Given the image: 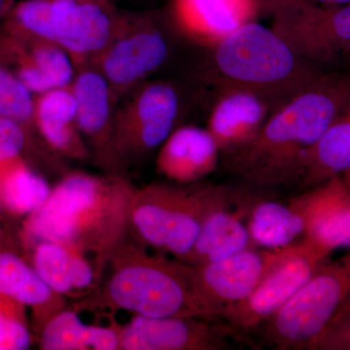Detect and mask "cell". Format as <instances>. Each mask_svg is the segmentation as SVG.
Wrapping results in <instances>:
<instances>
[{
    "instance_id": "27",
    "label": "cell",
    "mask_w": 350,
    "mask_h": 350,
    "mask_svg": "<svg viewBox=\"0 0 350 350\" xmlns=\"http://www.w3.org/2000/svg\"><path fill=\"white\" fill-rule=\"evenodd\" d=\"M51 190L23 157L0 165V204L6 213L27 217L45 202Z\"/></svg>"
},
{
    "instance_id": "31",
    "label": "cell",
    "mask_w": 350,
    "mask_h": 350,
    "mask_svg": "<svg viewBox=\"0 0 350 350\" xmlns=\"http://www.w3.org/2000/svg\"><path fill=\"white\" fill-rule=\"evenodd\" d=\"M25 142V126L15 120L0 116V165L23 157Z\"/></svg>"
},
{
    "instance_id": "2",
    "label": "cell",
    "mask_w": 350,
    "mask_h": 350,
    "mask_svg": "<svg viewBox=\"0 0 350 350\" xmlns=\"http://www.w3.org/2000/svg\"><path fill=\"white\" fill-rule=\"evenodd\" d=\"M135 187L120 175L70 172L49 197L25 218L22 237L31 246L57 241L105 262L130 234V211Z\"/></svg>"
},
{
    "instance_id": "33",
    "label": "cell",
    "mask_w": 350,
    "mask_h": 350,
    "mask_svg": "<svg viewBox=\"0 0 350 350\" xmlns=\"http://www.w3.org/2000/svg\"><path fill=\"white\" fill-rule=\"evenodd\" d=\"M338 64L350 69V45L344 51V53H342V56L340 57V61H338Z\"/></svg>"
},
{
    "instance_id": "17",
    "label": "cell",
    "mask_w": 350,
    "mask_h": 350,
    "mask_svg": "<svg viewBox=\"0 0 350 350\" xmlns=\"http://www.w3.org/2000/svg\"><path fill=\"white\" fill-rule=\"evenodd\" d=\"M75 94L77 125L90 148L103 163L112 165L110 146L116 113V96L103 75L92 66L77 69L70 84Z\"/></svg>"
},
{
    "instance_id": "25",
    "label": "cell",
    "mask_w": 350,
    "mask_h": 350,
    "mask_svg": "<svg viewBox=\"0 0 350 350\" xmlns=\"http://www.w3.org/2000/svg\"><path fill=\"white\" fill-rule=\"evenodd\" d=\"M38 336L43 350H120L116 320L109 326L87 325L68 306L53 315Z\"/></svg>"
},
{
    "instance_id": "13",
    "label": "cell",
    "mask_w": 350,
    "mask_h": 350,
    "mask_svg": "<svg viewBox=\"0 0 350 350\" xmlns=\"http://www.w3.org/2000/svg\"><path fill=\"white\" fill-rule=\"evenodd\" d=\"M120 350H226L237 331L202 317H150L133 314L126 324L117 322Z\"/></svg>"
},
{
    "instance_id": "4",
    "label": "cell",
    "mask_w": 350,
    "mask_h": 350,
    "mask_svg": "<svg viewBox=\"0 0 350 350\" xmlns=\"http://www.w3.org/2000/svg\"><path fill=\"white\" fill-rule=\"evenodd\" d=\"M218 87L250 90L275 109L291 100L325 71L301 57L273 27L244 24L213 47Z\"/></svg>"
},
{
    "instance_id": "26",
    "label": "cell",
    "mask_w": 350,
    "mask_h": 350,
    "mask_svg": "<svg viewBox=\"0 0 350 350\" xmlns=\"http://www.w3.org/2000/svg\"><path fill=\"white\" fill-rule=\"evenodd\" d=\"M350 170V94L310 152L301 178L306 190Z\"/></svg>"
},
{
    "instance_id": "5",
    "label": "cell",
    "mask_w": 350,
    "mask_h": 350,
    "mask_svg": "<svg viewBox=\"0 0 350 350\" xmlns=\"http://www.w3.org/2000/svg\"><path fill=\"white\" fill-rule=\"evenodd\" d=\"M232 197L231 190L220 185L152 183L135 188L130 234L184 262L207 215Z\"/></svg>"
},
{
    "instance_id": "35",
    "label": "cell",
    "mask_w": 350,
    "mask_h": 350,
    "mask_svg": "<svg viewBox=\"0 0 350 350\" xmlns=\"http://www.w3.org/2000/svg\"><path fill=\"white\" fill-rule=\"evenodd\" d=\"M259 2L260 5H261L262 14H269L271 15L273 0H259Z\"/></svg>"
},
{
    "instance_id": "7",
    "label": "cell",
    "mask_w": 350,
    "mask_h": 350,
    "mask_svg": "<svg viewBox=\"0 0 350 350\" xmlns=\"http://www.w3.org/2000/svg\"><path fill=\"white\" fill-rule=\"evenodd\" d=\"M350 297V251L326 262L284 306L260 326L278 350L313 349Z\"/></svg>"
},
{
    "instance_id": "24",
    "label": "cell",
    "mask_w": 350,
    "mask_h": 350,
    "mask_svg": "<svg viewBox=\"0 0 350 350\" xmlns=\"http://www.w3.org/2000/svg\"><path fill=\"white\" fill-rule=\"evenodd\" d=\"M246 225L254 247L280 250L292 245L306 232V211L300 195L286 204L264 200L251 206Z\"/></svg>"
},
{
    "instance_id": "22",
    "label": "cell",
    "mask_w": 350,
    "mask_h": 350,
    "mask_svg": "<svg viewBox=\"0 0 350 350\" xmlns=\"http://www.w3.org/2000/svg\"><path fill=\"white\" fill-rule=\"evenodd\" d=\"M0 294L31 310L32 329L38 334L53 315L68 306L66 299L48 286L31 262L8 246H0Z\"/></svg>"
},
{
    "instance_id": "15",
    "label": "cell",
    "mask_w": 350,
    "mask_h": 350,
    "mask_svg": "<svg viewBox=\"0 0 350 350\" xmlns=\"http://www.w3.org/2000/svg\"><path fill=\"white\" fill-rule=\"evenodd\" d=\"M261 14L259 0H170L169 5L170 19L177 31L213 48Z\"/></svg>"
},
{
    "instance_id": "16",
    "label": "cell",
    "mask_w": 350,
    "mask_h": 350,
    "mask_svg": "<svg viewBox=\"0 0 350 350\" xmlns=\"http://www.w3.org/2000/svg\"><path fill=\"white\" fill-rule=\"evenodd\" d=\"M31 262L51 289L66 300H83L100 286L105 264L83 251L42 241L32 244Z\"/></svg>"
},
{
    "instance_id": "12",
    "label": "cell",
    "mask_w": 350,
    "mask_h": 350,
    "mask_svg": "<svg viewBox=\"0 0 350 350\" xmlns=\"http://www.w3.org/2000/svg\"><path fill=\"white\" fill-rule=\"evenodd\" d=\"M287 247H250L219 261L190 265L196 294L207 317H219L228 308L246 300L282 259Z\"/></svg>"
},
{
    "instance_id": "37",
    "label": "cell",
    "mask_w": 350,
    "mask_h": 350,
    "mask_svg": "<svg viewBox=\"0 0 350 350\" xmlns=\"http://www.w3.org/2000/svg\"><path fill=\"white\" fill-rule=\"evenodd\" d=\"M288 1H292V0H273V7H271V15L273 11L275 10L278 7L282 5V4L286 3Z\"/></svg>"
},
{
    "instance_id": "14",
    "label": "cell",
    "mask_w": 350,
    "mask_h": 350,
    "mask_svg": "<svg viewBox=\"0 0 350 350\" xmlns=\"http://www.w3.org/2000/svg\"><path fill=\"white\" fill-rule=\"evenodd\" d=\"M0 62L17 75L34 96L72 83L76 66L66 51L2 25Z\"/></svg>"
},
{
    "instance_id": "9",
    "label": "cell",
    "mask_w": 350,
    "mask_h": 350,
    "mask_svg": "<svg viewBox=\"0 0 350 350\" xmlns=\"http://www.w3.org/2000/svg\"><path fill=\"white\" fill-rule=\"evenodd\" d=\"M169 43L148 14H126L114 36L93 61L116 98L158 70L169 56Z\"/></svg>"
},
{
    "instance_id": "32",
    "label": "cell",
    "mask_w": 350,
    "mask_h": 350,
    "mask_svg": "<svg viewBox=\"0 0 350 350\" xmlns=\"http://www.w3.org/2000/svg\"><path fill=\"white\" fill-rule=\"evenodd\" d=\"M292 1H308L321 4V5H344V4L350 3V0H292Z\"/></svg>"
},
{
    "instance_id": "18",
    "label": "cell",
    "mask_w": 350,
    "mask_h": 350,
    "mask_svg": "<svg viewBox=\"0 0 350 350\" xmlns=\"http://www.w3.org/2000/svg\"><path fill=\"white\" fill-rule=\"evenodd\" d=\"M219 88L220 94L206 129L225 155L250 142L275 109L268 100L250 90Z\"/></svg>"
},
{
    "instance_id": "6",
    "label": "cell",
    "mask_w": 350,
    "mask_h": 350,
    "mask_svg": "<svg viewBox=\"0 0 350 350\" xmlns=\"http://www.w3.org/2000/svg\"><path fill=\"white\" fill-rule=\"evenodd\" d=\"M124 16L115 0H21L2 20L10 29L56 44L78 69L107 47Z\"/></svg>"
},
{
    "instance_id": "21",
    "label": "cell",
    "mask_w": 350,
    "mask_h": 350,
    "mask_svg": "<svg viewBox=\"0 0 350 350\" xmlns=\"http://www.w3.org/2000/svg\"><path fill=\"white\" fill-rule=\"evenodd\" d=\"M32 125L53 151L75 160H86L91 151L77 125V110L70 85L34 96Z\"/></svg>"
},
{
    "instance_id": "3",
    "label": "cell",
    "mask_w": 350,
    "mask_h": 350,
    "mask_svg": "<svg viewBox=\"0 0 350 350\" xmlns=\"http://www.w3.org/2000/svg\"><path fill=\"white\" fill-rule=\"evenodd\" d=\"M107 276L76 310H126L142 317H202L211 319L196 294L190 265L151 254L130 237L105 260Z\"/></svg>"
},
{
    "instance_id": "19",
    "label": "cell",
    "mask_w": 350,
    "mask_h": 350,
    "mask_svg": "<svg viewBox=\"0 0 350 350\" xmlns=\"http://www.w3.org/2000/svg\"><path fill=\"white\" fill-rule=\"evenodd\" d=\"M306 211L304 238L329 252L350 248V188L342 175L300 194Z\"/></svg>"
},
{
    "instance_id": "11",
    "label": "cell",
    "mask_w": 350,
    "mask_h": 350,
    "mask_svg": "<svg viewBox=\"0 0 350 350\" xmlns=\"http://www.w3.org/2000/svg\"><path fill=\"white\" fill-rule=\"evenodd\" d=\"M331 252L303 238L288 246L286 253L269 271L246 300L220 315L236 331L257 328L280 310L328 261Z\"/></svg>"
},
{
    "instance_id": "29",
    "label": "cell",
    "mask_w": 350,
    "mask_h": 350,
    "mask_svg": "<svg viewBox=\"0 0 350 350\" xmlns=\"http://www.w3.org/2000/svg\"><path fill=\"white\" fill-rule=\"evenodd\" d=\"M34 94L8 66L0 62V116L32 125Z\"/></svg>"
},
{
    "instance_id": "38",
    "label": "cell",
    "mask_w": 350,
    "mask_h": 350,
    "mask_svg": "<svg viewBox=\"0 0 350 350\" xmlns=\"http://www.w3.org/2000/svg\"><path fill=\"white\" fill-rule=\"evenodd\" d=\"M349 350H350V347H349Z\"/></svg>"
},
{
    "instance_id": "1",
    "label": "cell",
    "mask_w": 350,
    "mask_h": 350,
    "mask_svg": "<svg viewBox=\"0 0 350 350\" xmlns=\"http://www.w3.org/2000/svg\"><path fill=\"white\" fill-rule=\"evenodd\" d=\"M350 94V72L324 71L269 115L256 135L225 154L226 169L262 187L300 184L310 152Z\"/></svg>"
},
{
    "instance_id": "20",
    "label": "cell",
    "mask_w": 350,
    "mask_h": 350,
    "mask_svg": "<svg viewBox=\"0 0 350 350\" xmlns=\"http://www.w3.org/2000/svg\"><path fill=\"white\" fill-rule=\"evenodd\" d=\"M222 155L207 129L182 126L161 145L156 159L159 174L179 185L199 183L215 172Z\"/></svg>"
},
{
    "instance_id": "34",
    "label": "cell",
    "mask_w": 350,
    "mask_h": 350,
    "mask_svg": "<svg viewBox=\"0 0 350 350\" xmlns=\"http://www.w3.org/2000/svg\"><path fill=\"white\" fill-rule=\"evenodd\" d=\"M13 2V0H0V19H2L5 16L7 11L12 5Z\"/></svg>"
},
{
    "instance_id": "8",
    "label": "cell",
    "mask_w": 350,
    "mask_h": 350,
    "mask_svg": "<svg viewBox=\"0 0 350 350\" xmlns=\"http://www.w3.org/2000/svg\"><path fill=\"white\" fill-rule=\"evenodd\" d=\"M179 96L172 85L152 82L137 90L115 113L111 163L131 162L159 149L174 130Z\"/></svg>"
},
{
    "instance_id": "36",
    "label": "cell",
    "mask_w": 350,
    "mask_h": 350,
    "mask_svg": "<svg viewBox=\"0 0 350 350\" xmlns=\"http://www.w3.org/2000/svg\"><path fill=\"white\" fill-rule=\"evenodd\" d=\"M3 207L0 204V246H7V237L5 232H4L3 228H2L1 219H2V211H3Z\"/></svg>"
},
{
    "instance_id": "28",
    "label": "cell",
    "mask_w": 350,
    "mask_h": 350,
    "mask_svg": "<svg viewBox=\"0 0 350 350\" xmlns=\"http://www.w3.org/2000/svg\"><path fill=\"white\" fill-rule=\"evenodd\" d=\"M27 308L0 294V350H25L33 344Z\"/></svg>"
},
{
    "instance_id": "23",
    "label": "cell",
    "mask_w": 350,
    "mask_h": 350,
    "mask_svg": "<svg viewBox=\"0 0 350 350\" xmlns=\"http://www.w3.org/2000/svg\"><path fill=\"white\" fill-rule=\"evenodd\" d=\"M250 206L241 204L234 211L230 200L215 207L204 220L194 246L184 262L197 266L219 261L246 248L254 247L247 225L243 222Z\"/></svg>"
},
{
    "instance_id": "30",
    "label": "cell",
    "mask_w": 350,
    "mask_h": 350,
    "mask_svg": "<svg viewBox=\"0 0 350 350\" xmlns=\"http://www.w3.org/2000/svg\"><path fill=\"white\" fill-rule=\"evenodd\" d=\"M349 347L350 297L327 325L313 349L349 350Z\"/></svg>"
},
{
    "instance_id": "10",
    "label": "cell",
    "mask_w": 350,
    "mask_h": 350,
    "mask_svg": "<svg viewBox=\"0 0 350 350\" xmlns=\"http://www.w3.org/2000/svg\"><path fill=\"white\" fill-rule=\"evenodd\" d=\"M273 31L301 57L319 66H338L350 45V3L321 5L289 1L271 14Z\"/></svg>"
}]
</instances>
